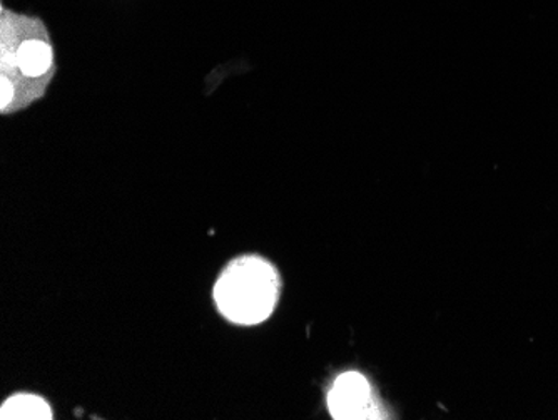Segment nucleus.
<instances>
[{
	"mask_svg": "<svg viewBox=\"0 0 558 420\" xmlns=\"http://www.w3.org/2000/svg\"><path fill=\"white\" fill-rule=\"evenodd\" d=\"M278 272L262 256H241L222 269L215 302L225 319L238 325H258L271 316L279 299Z\"/></svg>",
	"mask_w": 558,
	"mask_h": 420,
	"instance_id": "obj_1",
	"label": "nucleus"
},
{
	"mask_svg": "<svg viewBox=\"0 0 558 420\" xmlns=\"http://www.w3.org/2000/svg\"><path fill=\"white\" fill-rule=\"evenodd\" d=\"M44 26L39 21H27L24 37L15 43L14 34L2 24V76L21 72V81H27L36 97L43 94L47 81L54 72V51L47 36L39 37Z\"/></svg>",
	"mask_w": 558,
	"mask_h": 420,
	"instance_id": "obj_2",
	"label": "nucleus"
},
{
	"mask_svg": "<svg viewBox=\"0 0 558 420\" xmlns=\"http://www.w3.org/2000/svg\"><path fill=\"white\" fill-rule=\"evenodd\" d=\"M328 407L335 419H384L372 385L359 372H347L335 381L328 394Z\"/></svg>",
	"mask_w": 558,
	"mask_h": 420,
	"instance_id": "obj_3",
	"label": "nucleus"
},
{
	"mask_svg": "<svg viewBox=\"0 0 558 420\" xmlns=\"http://www.w3.org/2000/svg\"><path fill=\"white\" fill-rule=\"evenodd\" d=\"M0 417L4 420H49L52 419V410L43 397L19 394L4 404V407L0 410Z\"/></svg>",
	"mask_w": 558,
	"mask_h": 420,
	"instance_id": "obj_4",
	"label": "nucleus"
}]
</instances>
